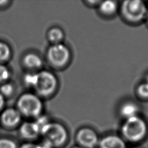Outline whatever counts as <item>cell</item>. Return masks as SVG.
I'll list each match as a JSON object with an SVG mask.
<instances>
[{"instance_id":"cell-3","label":"cell","mask_w":148,"mask_h":148,"mask_svg":"<svg viewBox=\"0 0 148 148\" xmlns=\"http://www.w3.org/2000/svg\"><path fill=\"white\" fill-rule=\"evenodd\" d=\"M16 108L22 116L36 119L42 114L43 103L42 98L34 92H24L16 101Z\"/></svg>"},{"instance_id":"cell-12","label":"cell","mask_w":148,"mask_h":148,"mask_svg":"<svg viewBox=\"0 0 148 148\" xmlns=\"http://www.w3.org/2000/svg\"><path fill=\"white\" fill-rule=\"evenodd\" d=\"M47 38L52 45L62 43L64 38L63 30L58 27L50 28L47 32Z\"/></svg>"},{"instance_id":"cell-10","label":"cell","mask_w":148,"mask_h":148,"mask_svg":"<svg viewBox=\"0 0 148 148\" xmlns=\"http://www.w3.org/2000/svg\"><path fill=\"white\" fill-rule=\"evenodd\" d=\"M97 148H127V146L121 136L109 134L99 139Z\"/></svg>"},{"instance_id":"cell-23","label":"cell","mask_w":148,"mask_h":148,"mask_svg":"<svg viewBox=\"0 0 148 148\" xmlns=\"http://www.w3.org/2000/svg\"><path fill=\"white\" fill-rule=\"evenodd\" d=\"M10 2H11V1H6V0L0 1V8H2L8 6Z\"/></svg>"},{"instance_id":"cell-20","label":"cell","mask_w":148,"mask_h":148,"mask_svg":"<svg viewBox=\"0 0 148 148\" xmlns=\"http://www.w3.org/2000/svg\"><path fill=\"white\" fill-rule=\"evenodd\" d=\"M18 148H50L44 143H37L34 142H25L18 146Z\"/></svg>"},{"instance_id":"cell-24","label":"cell","mask_w":148,"mask_h":148,"mask_svg":"<svg viewBox=\"0 0 148 148\" xmlns=\"http://www.w3.org/2000/svg\"><path fill=\"white\" fill-rule=\"evenodd\" d=\"M71 148H82V147H80V146H79L77 145H75V146H73L71 147Z\"/></svg>"},{"instance_id":"cell-15","label":"cell","mask_w":148,"mask_h":148,"mask_svg":"<svg viewBox=\"0 0 148 148\" xmlns=\"http://www.w3.org/2000/svg\"><path fill=\"white\" fill-rule=\"evenodd\" d=\"M12 54V49L6 42L0 40V64L8 61Z\"/></svg>"},{"instance_id":"cell-21","label":"cell","mask_w":148,"mask_h":148,"mask_svg":"<svg viewBox=\"0 0 148 148\" xmlns=\"http://www.w3.org/2000/svg\"><path fill=\"white\" fill-rule=\"evenodd\" d=\"M138 93L143 98H148V83L140 84L138 88Z\"/></svg>"},{"instance_id":"cell-18","label":"cell","mask_w":148,"mask_h":148,"mask_svg":"<svg viewBox=\"0 0 148 148\" xmlns=\"http://www.w3.org/2000/svg\"><path fill=\"white\" fill-rule=\"evenodd\" d=\"M10 77V71L4 64H0V84L8 81Z\"/></svg>"},{"instance_id":"cell-7","label":"cell","mask_w":148,"mask_h":148,"mask_svg":"<svg viewBox=\"0 0 148 148\" xmlns=\"http://www.w3.org/2000/svg\"><path fill=\"white\" fill-rule=\"evenodd\" d=\"M76 145L82 148H97L99 138L97 132L90 127H82L75 134Z\"/></svg>"},{"instance_id":"cell-26","label":"cell","mask_w":148,"mask_h":148,"mask_svg":"<svg viewBox=\"0 0 148 148\" xmlns=\"http://www.w3.org/2000/svg\"><path fill=\"white\" fill-rule=\"evenodd\" d=\"M146 16H147V21H148V11H147V13Z\"/></svg>"},{"instance_id":"cell-13","label":"cell","mask_w":148,"mask_h":148,"mask_svg":"<svg viewBox=\"0 0 148 148\" xmlns=\"http://www.w3.org/2000/svg\"><path fill=\"white\" fill-rule=\"evenodd\" d=\"M120 112L123 117L127 119L137 116L138 107L134 103L127 102L121 106Z\"/></svg>"},{"instance_id":"cell-4","label":"cell","mask_w":148,"mask_h":148,"mask_svg":"<svg viewBox=\"0 0 148 148\" xmlns=\"http://www.w3.org/2000/svg\"><path fill=\"white\" fill-rule=\"evenodd\" d=\"M58 80L54 73L48 70L37 72L35 93L42 98H48L53 95L58 88Z\"/></svg>"},{"instance_id":"cell-14","label":"cell","mask_w":148,"mask_h":148,"mask_svg":"<svg viewBox=\"0 0 148 148\" xmlns=\"http://www.w3.org/2000/svg\"><path fill=\"white\" fill-rule=\"evenodd\" d=\"M117 2L114 1H105L101 2L99 4V11L105 15H111L117 10Z\"/></svg>"},{"instance_id":"cell-17","label":"cell","mask_w":148,"mask_h":148,"mask_svg":"<svg viewBox=\"0 0 148 148\" xmlns=\"http://www.w3.org/2000/svg\"><path fill=\"white\" fill-rule=\"evenodd\" d=\"M37 77V72H29L25 73L23 77V82L27 87L34 88Z\"/></svg>"},{"instance_id":"cell-16","label":"cell","mask_w":148,"mask_h":148,"mask_svg":"<svg viewBox=\"0 0 148 148\" xmlns=\"http://www.w3.org/2000/svg\"><path fill=\"white\" fill-rule=\"evenodd\" d=\"M14 85L9 82H5L0 85V94L4 98L11 97L14 92Z\"/></svg>"},{"instance_id":"cell-6","label":"cell","mask_w":148,"mask_h":148,"mask_svg":"<svg viewBox=\"0 0 148 148\" xmlns=\"http://www.w3.org/2000/svg\"><path fill=\"white\" fill-rule=\"evenodd\" d=\"M123 16L131 22H139L147 14L145 4L139 0H128L123 2L121 7Z\"/></svg>"},{"instance_id":"cell-25","label":"cell","mask_w":148,"mask_h":148,"mask_svg":"<svg viewBox=\"0 0 148 148\" xmlns=\"http://www.w3.org/2000/svg\"><path fill=\"white\" fill-rule=\"evenodd\" d=\"M146 83H148V75H147V79H146Z\"/></svg>"},{"instance_id":"cell-9","label":"cell","mask_w":148,"mask_h":148,"mask_svg":"<svg viewBox=\"0 0 148 148\" xmlns=\"http://www.w3.org/2000/svg\"><path fill=\"white\" fill-rule=\"evenodd\" d=\"M18 134L26 142H34L40 136V130L35 121H26L19 125Z\"/></svg>"},{"instance_id":"cell-8","label":"cell","mask_w":148,"mask_h":148,"mask_svg":"<svg viewBox=\"0 0 148 148\" xmlns=\"http://www.w3.org/2000/svg\"><path fill=\"white\" fill-rule=\"evenodd\" d=\"M22 116L16 108L3 109L0 114V123L8 130H12L19 126L21 123Z\"/></svg>"},{"instance_id":"cell-5","label":"cell","mask_w":148,"mask_h":148,"mask_svg":"<svg viewBox=\"0 0 148 148\" xmlns=\"http://www.w3.org/2000/svg\"><path fill=\"white\" fill-rule=\"evenodd\" d=\"M71 57L69 47L62 43L51 45L47 50L46 58L52 66L61 68L68 65Z\"/></svg>"},{"instance_id":"cell-19","label":"cell","mask_w":148,"mask_h":148,"mask_svg":"<svg viewBox=\"0 0 148 148\" xmlns=\"http://www.w3.org/2000/svg\"><path fill=\"white\" fill-rule=\"evenodd\" d=\"M0 148H18L16 142L9 138H0Z\"/></svg>"},{"instance_id":"cell-2","label":"cell","mask_w":148,"mask_h":148,"mask_svg":"<svg viewBox=\"0 0 148 148\" xmlns=\"http://www.w3.org/2000/svg\"><path fill=\"white\" fill-rule=\"evenodd\" d=\"M43 143L50 148H61L68 139L69 133L66 127L57 121H50L40 131Z\"/></svg>"},{"instance_id":"cell-1","label":"cell","mask_w":148,"mask_h":148,"mask_svg":"<svg viewBox=\"0 0 148 148\" xmlns=\"http://www.w3.org/2000/svg\"><path fill=\"white\" fill-rule=\"evenodd\" d=\"M148 134L146 121L138 115L125 119L121 128V138L125 142L138 144L144 140Z\"/></svg>"},{"instance_id":"cell-22","label":"cell","mask_w":148,"mask_h":148,"mask_svg":"<svg viewBox=\"0 0 148 148\" xmlns=\"http://www.w3.org/2000/svg\"><path fill=\"white\" fill-rule=\"evenodd\" d=\"M5 105V98H4L0 94V112H1L3 110Z\"/></svg>"},{"instance_id":"cell-11","label":"cell","mask_w":148,"mask_h":148,"mask_svg":"<svg viewBox=\"0 0 148 148\" xmlns=\"http://www.w3.org/2000/svg\"><path fill=\"white\" fill-rule=\"evenodd\" d=\"M22 63L27 69L31 71H36L42 67L43 62L38 54L34 52H29L23 57Z\"/></svg>"},{"instance_id":"cell-27","label":"cell","mask_w":148,"mask_h":148,"mask_svg":"<svg viewBox=\"0 0 148 148\" xmlns=\"http://www.w3.org/2000/svg\"><path fill=\"white\" fill-rule=\"evenodd\" d=\"M132 148H139V147H132Z\"/></svg>"}]
</instances>
